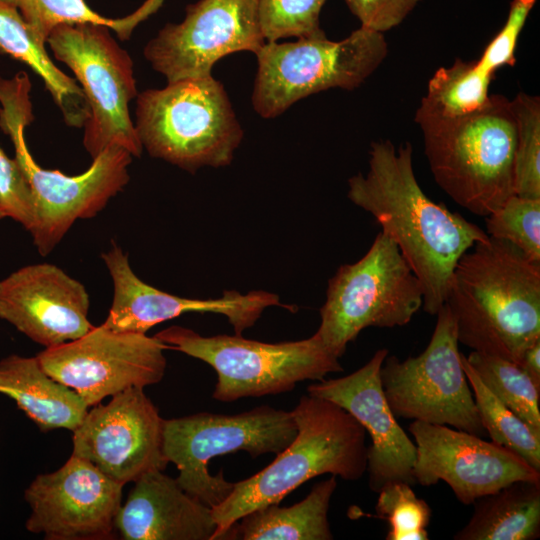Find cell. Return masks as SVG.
Returning a JSON list of instances; mask_svg holds the SVG:
<instances>
[{"label": "cell", "instance_id": "36", "mask_svg": "<svg viewBox=\"0 0 540 540\" xmlns=\"http://www.w3.org/2000/svg\"><path fill=\"white\" fill-rule=\"evenodd\" d=\"M361 26L383 33L399 25L420 0H345Z\"/></svg>", "mask_w": 540, "mask_h": 540}, {"label": "cell", "instance_id": "24", "mask_svg": "<svg viewBox=\"0 0 540 540\" xmlns=\"http://www.w3.org/2000/svg\"><path fill=\"white\" fill-rule=\"evenodd\" d=\"M455 540H535L540 536V480H518L473 502Z\"/></svg>", "mask_w": 540, "mask_h": 540}, {"label": "cell", "instance_id": "26", "mask_svg": "<svg viewBox=\"0 0 540 540\" xmlns=\"http://www.w3.org/2000/svg\"><path fill=\"white\" fill-rule=\"evenodd\" d=\"M461 361L487 436L540 472V430L529 425L504 405L484 385L462 353Z\"/></svg>", "mask_w": 540, "mask_h": 540}, {"label": "cell", "instance_id": "1", "mask_svg": "<svg viewBox=\"0 0 540 540\" xmlns=\"http://www.w3.org/2000/svg\"><path fill=\"white\" fill-rule=\"evenodd\" d=\"M412 152L410 142L398 148L390 140L372 142L368 171L348 180V198L395 242L422 284L423 310L436 315L446 302L459 258L488 235L424 193Z\"/></svg>", "mask_w": 540, "mask_h": 540}, {"label": "cell", "instance_id": "19", "mask_svg": "<svg viewBox=\"0 0 540 540\" xmlns=\"http://www.w3.org/2000/svg\"><path fill=\"white\" fill-rule=\"evenodd\" d=\"M388 350H377L371 359L344 377L320 380L307 387L311 396L336 403L350 413L370 436L367 470L374 492L396 481L415 485V443L401 428L383 392L380 369Z\"/></svg>", "mask_w": 540, "mask_h": 540}, {"label": "cell", "instance_id": "3", "mask_svg": "<svg viewBox=\"0 0 540 540\" xmlns=\"http://www.w3.org/2000/svg\"><path fill=\"white\" fill-rule=\"evenodd\" d=\"M297 426L293 441L264 469L234 482L227 498L212 507L213 540L228 539L246 514L279 504L308 480L323 474L357 481L367 470L364 427L345 409L326 399L303 395L291 411Z\"/></svg>", "mask_w": 540, "mask_h": 540}, {"label": "cell", "instance_id": "15", "mask_svg": "<svg viewBox=\"0 0 540 540\" xmlns=\"http://www.w3.org/2000/svg\"><path fill=\"white\" fill-rule=\"evenodd\" d=\"M132 387L96 404L72 431V455L83 458L125 485L153 470H164V419L144 393Z\"/></svg>", "mask_w": 540, "mask_h": 540}, {"label": "cell", "instance_id": "35", "mask_svg": "<svg viewBox=\"0 0 540 540\" xmlns=\"http://www.w3.org/2000/svg\"><path fill=\"white\" fill-rule=\"evenodd\" d=\"M536 0H513L510 4L507 20L500 32L487 45L477 65L487 74L504 65L515 64V47L526 19Z\"/></svg>", "mask_w": 540, "mask_h": 540}, {"label": "cell", "instance_id": "8", "mask_svg": "<svg viewBox=\"0 0 540 540\" xmlns=\"http://www.w3.org/2000/svg\"><path fill=\"white\" fill-rule=\"evenodd\" d=\"M422 304L420 280L395 242L380 231L361 259L341 265L329 279L316 334L340 358L365 328L404 326Z\"/></svg>", "mask_w": 540, "mask_h": 540}, {"label": "cell", "instance_id": "27", "mask_svg": "<svg viewBox=\"0 0 540 540\" xmlns=\"http://www.w3.org/2000/svg\"><path fill=\"white\" fill-rule=\"evenodd\" d=\"M492 76L476 61L456 59L430 78L420 107L443 117H460L482 109L489 101Z\"/></svg>", "mask_w": 540, "mask_h": 540}, {"label": "cell", "instance_id": "16", "mask_svg": "<svg viewBox=\"0 0 540 540\" xmlns=\"http://www.w3.org/2000/svg\"><path fill=\"white\" fill-rule=\"evenodd\" d=\"M124 485L75 455L58 470L38 475L24 498L29 532L50 540H103L115 531Z\"/></svg>", "mask_w": 540, "mask_h": 540}, {"label": "cell", "instance_id": "10", "mask_svg": "<svg viewBox=\"0 0 540 540\" xmlns=\"http://www.w3.org/2000/svg\"><path fill=\"white\" fill-rule=\"evenodd\" d=\"M291 412L258 406L224 415L208 412L164 419L163 453L178 469L176 481L191 496L212 508L231 493L234 482L223 471L209 473L212 458L238 451L252 458L283 451L296 437Z\"/></svg>", "mask_w": 540, "mask_h": 540}, {"label": "cell", "instance_id": "4", "mask_svg": "<svg viewBox=\"0 0 540 540\" xmlns=\"http://www.w3.org/2000/svg\"><path fill=\"white\" fill-rule=\"evenodd\" d=\"M431 173L458 205L488 216L514 194L516 120L511 100L490 95L480 110L443 117L419 106L415 114Z\"/></svg>", "mask_w": 540, "mask_h": 540}, {"label": "cell", "instance_id": "6", "mask_svg": "<svg viewBox=\"0 0 540 540\" xmlns=\"http://www.w3.org/2000/svg\"><path fill=\"white\" fill-rule=\"evenodd\" d=\"M135 113L142 147L191 173L229 165L243 137L224 86L213 76L145 90Z\"/></svg>", "mask_w": 540, "mask_h": 540}, {"label": "cell", "instance_id": "13", "mask_svg": "<svg viewBox=\"0 0 540 540\" xmlns=\"http://www.w3.org/2000/svg\"><path fill=\"white\" fill-rule=\"evenodd\" d=\"M165 349L155 336L118 332L101 324L36 357L51 378L75 391L90 408L128 388L160 382L167 364Z\"/></svg>", "mask_w": 540, "mask_h": 540}, {"label": "cell", "instance_id": "12", "mask_svg": "<svg viewBox=\"0 0 540 540\" xmlns=\"http://www.w3.org/2000/svg\"><path fill=\"white\" fill-rule=\"evenodd\" d=\"M436 315L431 339L421 354L384 359L380 379L387 402L396 417L485 437L462 366L454 316L446 303Z\"/></svg>", "mask_w": 540, "mask_h": 540}, {"label": "cell", "instance_id": "18", "mask_svg": "<svg viewBox=\"0 0 540 540\" xmlns=\"http://www.w3.org/2000/svg\"><path fill=\"white\" fill-rule=\"evenodd\" d=\"M103 259L113 281V301L103 325L118 332L146 333L153 326L182 314L216 313L227 317L235 334L252 327L265 308L282 305L266 291L241 294L225 291L216 299H191L161 291L143 282L132 270L128 255L116 244Z\"/></svg>", "mask_w": 540, "mask_h": 540}, {"label": "cell", "instance_id": "32", "mask_svg": "<svg viewBox=\"0 0 540 540\" xmlns=\"http://www.w3.org/2000/svg\"><path fill=\"white\" fill-rule=\"evenodd\" d=\"M14 6L37 36L47 42L52 30L61 24L92 23L104 25L117 34L121 19L106 18L91 9L86 0H3Z\"/></svg>", "mask_w": 540, "mask_h": 540}, {"label": "cell", "instance_id": "34", "mask_svg": "<svg viewBox=\"0 0 540 540\" xmlns=\"http://www.w3.org/2000/svg\"><path fill=\"white\" fill-rule=\"evenodd\" d=\"M0 209L30 231L35 220V202L31 188L15 159L0 147Z\"/></svg>", "mask_w": 540, "mask_h": 540}, {"label": "cell", "instance_id": "31", "mask_svg": "<svg viewBox=\"0 0 540 540\" xmlns=\"http://www.w3.org/2000/svg\"><path fill=\"white\" fill-rule=\"evenodd\" d=\"M486 234L505 240L540 263V198L513 194L486 216Z\"/></svg>", "mask_w": 540, "mask_h": 540}, {"label": "cell", "instance_id": "2", "mask_svg": "<svg viewBox=\"0 0 540 540\" xmlns=\"http://www.w3.org/2000/svg\"><path fill=\"white\" fill-rule=\"evenodd\" d=\"M445 303L459 343L520 365L540 339V263L488 236L459 258Z\"/></svg>", "mask_w": 540, "mask_h": 540}, {"label": "cell", "instance_id": "33", "mask_svg": "<svg viewBox=\"0 0 540 540\" xmlns=\"http://www.w3.org/2000/svg\"><path fill=\"white\" fill-rule=\"evenodd\" d=\"M326 0H258L261 30L266 42L322 33L319 16Z\"/></svg>", "mask_w": 540, "mask_h": 540}, {"label": "cell", "instance_id": "21", "mask_svg": "<svg viewBox=\"0 0 540 540\" xmlns=\"http://www.w3.org/2000/svg\"><path fill=\"white\" fill-rule=\"evenodd\" d=\"M134 483L115 519L125 540H213L212 509L184 491L175 478L153 470Z\"/></svg>", "mask_w": 540, "mask_h": 540}, {"label": "cell", "instance_id": "23", "mask_svg": "<svg viewBox=\"0 0 540 540\" xmlns=\"http://www.w3.org/2000/svg\"><path fill=\"white\" fill-rule=\"evenodd\" d=\"M45 44L14 6L0 0V53L24 63L40 76L66 124L83 127L89 115L84 93L75 78L54 64Z\"/></svg>", "mask_w": 540, "mask_h": 540}, {"label": "cell", "instance_id": "38", "mask_svg": "<svg viewBox=\"0 0 540 540\" xmlns=\"http://www.w3.org/2000/svg\"><path fill=\"white\" fill-rule=\"evenodd\" d=\"M4 217H5V215H4L3 211L0 209V219H2Z\"/></svg>", "mask_w": 540, "mask_h": 540}, {"label": "cell", "instance_id": "22", "mask_svg": "<svg viewBox=\"0 0 540 540\" xmlns=\"http://www.w3.org/2000/svg\"><path fill=\"white\" fill-rule=\"evenodd\" d=\"M0 393L15 401L42 431H73L89 407L72 389L51 378L37 357L10 355L0 360Z\"/></svg>", "mask_w": 540, "mask_h": 540}, {"label": "cell", "instance_id": "28", "mask_svg": "<svg viewBox=\"0 0 540 540\" xmlns=\"http://www.w3.org/2000/svg\"><path fill=\"white\" fill-rule=\"evenodd\" d=\"M466 359L484 385L504 405L540 430V387L519 364L473 350Z\"/></svg>", "mask_w": 540, "mask_h": 540}, {"label": "cell", "instance_id": "5", "mask_svg": "<svg viewBox=\"0 0 540 540\" xmlns=\"http://www.w3.org/2000/svg\"><path fill=\"white\" fill-rule=\"evenodd\" d=\"M30 91V78L23 71L11 79L0 77V128L9 135L14 159L31 188L35 220L29 232L38 252L46 256L77 219L94 217L123 190L133 156L125 148L111 145L79 175L42 168L33 159L24 136L34 120Z\"/></svg>", "mask_w": 540, "mask_h": 540}, {"label": "cell", "instance_id": "29", "mask_svg": "<svg viewBox=\"0 0 540 540\" xmlns=\"http://www.w3.org/2000/svg\"><path fill=\"white\" fill-rule=\"evenodd\" d=\"M511 107L516 120L514 194L540 198V100L519 92Z\"/></svg>", "mask_w": 540, "mask_h": 540}, {"label": "cell", "instance_id": "7", "mask_svg": "<svg viewBox=\"0 0 540 540\" xmlns=\"http://www.w3.org/2000/svg\"><path fill=\"white\" fill-rule=\"evenodd\" d=\"M154 336L168 349L209 364L217 373L212 397L221 402L289 392L299 382L343 371L316 333L304 340L266 343L237 334L205 337L174 325Z\"/></svg>", "mask_w": 540, "mask_h": 540}, {"label": "cell", "instance_id": "20", "mask_svg": "<svg viewBox=\"0 0 540 540\" xmlns=\"http://www.w3.org/2000/svg\"><path fill=\"white\" fill-rule=\"evenodd\" d=\"M89 305L85 286L53 264L27 265L0 281V318L45 348L86 334Z\"/></svg>", "mask_w": 540, "mask_h": 540}, {"label": "cell", "instance_id": "11", "mask_svg": "<svg viewBox=\"0 0 540 540\" xmlns=\"http://www.w3.org/2000/svg\"><path fill=\"white\" fill-rule=\"evenodd\" d=\"M109 29L92 23L61 24L46 43L74 73L86 98L83 145L92 159L111 145L140 157L143 147L129 113V103L137 96L133 61Z\"/></svg>", "mask_w": 540, "mask_h": 540}, {"label": "cell", "instance_id": "9", "mask_svg": "<svg viewBox=\"0 0 540 540\" xmlns=\"http://www.w3.org/2000/svg\"><path fill=\"white\" fill-rule=\"evenodd\" d=\"M387 50L383 33L362 26L341 41L322 32L294 42H266L255 53L253 108L263 118H274L323 90H353L379 67Z\"/></svg>", "mask_w": 540, "mask_h": 540}, {"label": "cell", "instance_id": "14", "mask_svg": "<svg viewBox=\"0 0 540 540\" xmlns=\"http://www.w3.org/2000/svg\"><path fill=\"white\" fill-rule=\"evenodd\" d=\"M266 43L258 0H199L181 23L165 25L144 48V56L167 83L212 76L214 64L239 52L254 54Z\"/></svg>", "mask_w": 540, "mask_h": 540}, {"label": "cell", "instance_id": "25", "mask_svg": "<svg viewBox=\"0 0 540 540\" xmlns=\"http://www.w3.org/2000/svg\"><path fill=\"white\" fill-rule=\"evenodd\" d=\"M337 487L336 476L316 483L300 502L280 507L270 504L238 520L229 539L243 540H331L334 538L328 511Z\"/></svg>", "mask_w": 540, "mask_h": 540}, {"label": "cell", "instance_id": "17", "mask_svg": "<svg viewBox=\"0 0 540 540\" xmlns=\"http://www.w3.org/2000/svg\"><path fill=\"white\" fill-rule=\"evenodd\" d=\"M408 431L416 446L415 482L431 486L444 481L464 505L514 481L540 480V472L514 452L480 436L417 420Z\"/></svg>", "mask_w": 540, "mask_h": 540}, {"label": "cell", "instance_id": "37", "mask_svg": "<svg viewBox=\"0 0 540 540\" xmlns=\"http://www.w3.org/2000/svg\"><path fill=\"white\" fill-rule=\"evenodd\" d=\"M520 366L540 387V339L529 346L522 355Z\"/></svg>", "mask_w": 540, "mask_h": 540}, {"label": "cell", "instance_id": "30", "mask_svg": "<svg viewBox=\"0 0 540 540\" xmlns=\"http://www.w3.org/2000/svg\"><path fill=\"white\" fill-rule=\"evenodd\" d=\"M375 505V518L389 524L386 540H427V526L431 520V508L427 502L418 498L411 485L390 482L378 492Z\"/></svg>", "mask_w": 540, "mask_h": 540}]
</instances>
